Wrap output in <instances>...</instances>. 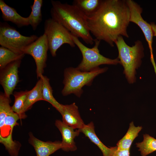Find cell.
<instances>
[{
	"label": "cell",
	"mask_w": 156,
	"mask_h": 156,
	"mask_svg": "<svg viewBox=\"0 0 156 156\" xmlns=\"http://www.w3.org/2000/svg\"><path fill=\"white\" fill-rule=\"evenodd\" d=\"M86 17L95 39L113 47L119 37H129L127 29L130 22V12L126 0H102L97 11Z\"/></svg>",
	"instance_id": "obj_1"
},
{
	"label": "cell",
	"mask_w": 156,
	"mask_h": 156,
	"mask_svg": "<svg viewBox=\"0 0 156 156\" xmlns=\"http://www.w3.org/2000/svg\"><path fill=\"white\" fill-rule=\"evenodd\" d=\"M51 18L59 23L71 33L80 38L87 44L94 43L88 27L86 16L73 5L51 0Z\"/></svg>",
	"instance_id": "obj_2"
},
{
	"label": "cell",
	"mask_w": 156,
	"mask_h": 156,
	"mask_svg": "<svg viewBox=\"0 0 156 156\" xmlns=\"http://www.w3.org/2000/svg\"><path fill=\"white\" fill-rule=\"evenodd\" d=\"M11 100L4 93L0 94V142L11 156H18L21 145L13 141L12 133L14 127L20 119L18 115L12 111L10 105Z\"/></svg>",
	"instance_id": "obj_3"
},
{
	"label": "cell",
	"mask_w": 156,
	"mask_h": 156,
	"mask_svg": "<svg viewBox=\"0 0 156 156\" xmlns=\"http://www.w3.org/2000/svg\"><path fill=\"white\" fill-rule=\"evenodd\" d=\"M115 44L118 53L117 57L124 68V73L130 83L136 81V70L141 65L144 56V48L142 42L136 41L132 46L128 45L122 36L118 37Z\"/></svg>",
	"instance_id": "obj_4"
},
{
	"label": "cell",
	"mask_w": 156,
	"mask_h": 156,
	"mask_svg": "<svg viewBox=\"0 0 156 156\" xmlns=\"http://www.w3.org/2000/svg\"><path fill=\"white\" fill-rule=\"evenodd\" d=\"M105 67H98L89 72H82L77 67L66 68L64 71V87L62 93L64 96L71 94L80 97L83 92L82 88L85 86H90L94 79L108 69Z\"/></svg>",
	"instance_id": "obj_5"
},
{
	"label": "cell",
	"mask_w": 156,
	"mask_h": 156,
	"mask_svg": "<svg viewBox=\"0 0 156 156\" xmlns=\"http://www.w3.org/2000/svg\"><path fill=\"white\" fill-rule=\"evenodd\" d=\"M72 37L82 55V60L77 67L80 71H90L102 64L116 65L120 64L118 57L112 59L104 57L100 53L99 47L100 41L94 39V46L90 48L83 44L76 36L72 34Z\"/></svg>",
	"instance_id": "obj_6"
},
{
	"label": "cell",
	"mask_w": 156,
	"mask_h": 156,
	"mask_svg": "<svg viewBox=\"0 0 156 156\" xmlns=\"http://www.w3.org/2000/svg\"><path fill=\"white\" fill-rule=\"evenodd\" d=\"M38 38L34 35L23 36L7 23H0V44L16 53L24 54L25 49Z\"/></svg>",
	"instance_id": "obj_7"
},
{
	"label": "cell",
	"mask_w": 156,
	"mask_h": 156,
	"mask_svg": "<svg viewBox=\"0 0 156 156\" xmlns=\"http://www.w3.org/2000/svg\"><path fill=\"white\" fill-rule=\"evenodd\" d=\"M44 33L47 37L49 49L52 56L55 57L57 50L65 44L72 47L75 45L72 34L66 28L52 18L46 20L44 23Z\"/></svg>",
	"instance_id": "obj_8"
},
{
	"label": "cell",
	"mask_w": 156,
	"mask_h": 156,
	"mask_svg": "<svg viewBox=\"0 0 156 156\" xmlns=\"http://www.w3.org/2000/svg\"><path fill=\"white\" fill-rule=\"evenodd\" d=\"M49 46L46 35L44 33L33 43L27 47L23 51L24 54L31 55L34 59L36 65L38 78L43 75L46 66Z\"/></svg>",
	"instance_id": "obj_9"
},
{
	"label": "cell",
	"mask_w": 156,
	"mask_h": 156,
	"mask_svg": "<svg viewBox=\"0 0 156 156\" xmlns=\"http://www.w3.org/2000/svg\"><path fill=\"white\" fill-rule=\"evenodd\" d=\"M129 9L130 22L137 25L142 31L147 41L150 52V59L153 67L156 66L153 53L152 44L153 32L150 24L144 20L141 14L143 9L140 5L133 0H127Z\"/></svg>",
	"instance_id": "obj_10"
},
{
	"label": "cell",
	"mask_w": 156,
	"mask_h": 156,
	"mask_svg": "<svg viewBox=\"0 0 156 156\" xmlns=\"http://www.w3.org/2000/svg\"><path fill=\"white\" fill-rule=\"evenodd\" d=\"M21 60L13 62L4 68L0 69V83L4 91V93L10 98L16 85L19 81L18 69Z\"/></svg>",
	"instance_id": "obj_11"
},
{
	"label": "cell",
	"mask_w": 156,
	"mask_h": 156,
	"mask_svg": "<svg viewBox=\"0 0 156 156\" xmlns=\"http://www.w3.org/2000/svg\"><path fill=\"white\" fill-rule=\"evenodd\" d=\"M55 125L62 135V149L67 152L76 151L77 147L74 139L80 133L79 130L75 131L73 128L66 125L60 120H56Z\"/></svg>",
	"instance_id": "obj_12"
},
{
	"label": "cell",
	"mask_w": 156,
	"mask_h": 156,
	"mask_svg": "<svg viewBox=\"0 0 156 156\" xmlns=\"http://www.w3.org/2000/svg\"><path fill=\"white\" fill-rule=\"evenodd\" d=\"M29 135V143L34 148L36 156H49L62 148L61 141L45 142L36 138L31 133Z\"/></svg>",
	"instance_id": "obj_13"
},
{
	"label": "cell",
	"mask_w": 156,
	"mask_h": 156,
	"mask_svg": "<svg viewBox=\"0 0 156 156\" xmlns=\"http://www.w3.org/2000/svg\"><path fill=\"white\" fill-rule=\"evenodd\" d=\"M61 115L62 122L75 129H81L85 125L80 116L78 107L74 103L70 105H63Z\"/></svg>",
	"instance_id": "obj_14"
},
{
	"label": "cell",
	"mask_w": 156,
	"mask_h": 156,
	"mask_svg": "<svg viewBox=\"0 0 156 156\" xmlns=\"http://www.w3.org/2000/svg\"><path fill=\"white\" fill-rule=\"evenodd\" d=\"M0 9L4 21H10L18 27L30 25L29 16L27 17L22 16L15 9L7 5L3 0H0Z\"/></svg>",
	"instance_id": "obj_15"
},
{
	"label": "cell",
	"mask_w": 156,
	"mask_h": 156,
	"mask_svg": "<svg viewBox=\"0 0 156 156\" xmlns=\"http://www.w3.org/2000/svg\"><path fill=\"white\" fill-rule=\"evenodd\" d=\"M80 132L83 133L91 141L95 144L100 149L103 156H112L117 146L109 148L105 145L96 135L93 122L85 125L82 128L78 129Z\"/></svg>",
	"instance_id": "obj_16"
},
{
	"label": "cell",
	"mask_w": 156,
	"mask_h": 156,
	"mask_svg": "<svg viewBox=\"0 0 156 156\" xmlns=\"http://www.w3.org/2000/svg\"><path fill=\"white\" fill-rule=\"evenodd\" d=\"M40 78L42 80V94L43 101L50 103L61 115L63 111V105L59 103L53 97L49 79L43 75Z\"/></svg>",
	"instance_id": "obj_17"
},
{
	"label": "cell",
	"mask_w": 156,
	"mask_h": 156,
	"mask_svg": "<svg viewBox=\"0 0 156 156\" xmlns=\"http://www.w3.org/2000/svg\"><path fill=\"white\" fill-rule=\"evenodd\" d=\"M42 80L40 78L35 86L28 91L23 109V112H25L30 109L36 102L43 101L42 94Z\"/></svg>",
	"instance_id": "obj_18"
},
{
	"label": "cell",
	"mask_w": 156,
	"mask_h": 156,
	"mask_svg": "<svg viewBox=\"0 0 156 156\" xmlns=\"http://www.w3.org/2000/svg\"><path fill=\"white\" fill-rule=\"evenodd\" d=\"M142 126H135L133 122L129 124V129L124 136L117 142L116 146L118 149H130L132 144L142 129Z\"/></svg>",
	"instance_id": "obj_19"
},
{
	"label": "cell",
	"mask_w": 156,
	"mask_h": 156,
	"mask_svg": "<svg viewBox=\"0 0 156 156\" xmlns=\"http://www.w3.org/2000/svg\"><path fill=\"white\" fill-rule=\"evenodd\" d=\"M102 1V0H74L73 5L87 17L93 15L97 11Z\"/></svg>",
	"instance_id": "obj_20"
},
{
	"label": "cell",
	"mask_w": 156,
	"mask_h": 156,
	"mask_svg": "<svg viewBox=\"0 0 156 156\" xmlns=\"http://www.w3.org/2000/svg\"><path fill=\"white\" fill-rule=\"evenodd\" d=\"M24 54H18L4 47H0V69H1L10 63L21 60Z\"/></svg>",
	"instance_id": "obj_21"
},
{
	"label": "cell",
	"mask_w": 156,
	"mask_h": 156,
	"mask_svg": "<svg viewBox=\"0 0 156 156\" xmlns=\"http://www.w3.org/2000/svg\"><path fill=\"white\" fill-rule=\"evenodd\" d=\"M136 145L141 156H146L156 151V139L148 134H144L143 141Z\"/></svg>",
	"instance_id": "obj_22"
},
{
	"label": "cell",
	"mask_w": 156,
	"mask_h": 156,
	"mask_svg": "<svg viewBox=\"0 0 156 156\" xmlns=\"http://www.w3.org/2000/svg\"><path fill=\"white\" fill-rule=\"evenodd\" d=\"M43 2L42 0H34L33 4L31 6V11L29 16L30 25L34 30L36 29L42 20L41 9Z\"/></svg>",
	"instance_id": "obj_23"
},
{
	"label": "cell",
	"mask_w": 156,
	"mask_h": 156,
	"mask_svg": "<svg viewBox=\"0 0 156 156\" xmlns=\"http://www.w3.org/2000/svg\"><path fill=\"white\" fill-rule=\"evenodd\" d=\"M28 91L14 92L13 95L14 97V103L12 107L13 111L17 114L20 119L27 117L23 112V109Z\"/></svg>",
	"instance_id": "obj_24"
},
{
	"label": "cell",
	"mask_w": 156,
	"mask_h": 156,
	"mask_svg": "<svg viewBox=\"0 0 156 156\" xmlns=\"http://www.w3.org/2000/svg\"><path fill=\"white\" fill-rule=\"evenodd\" d=\"M112 156H130V149H120L117 147Z\"/></svg>",
	"instance_id": "obj_25"
},
{
	"label": "cell",
	"mask_w": 156,
	"mask_h": 156,
	"mask_svg": "<svg viewBox=\"0 0 156 156\" xmlns=\"http://www.w3.org/2000/svg\"><path fill=\"white\" fill-rule=\"evenodd\" d=\"M150 25L153 32V36H156V24L154 23L151 22Z\"/></svg>",
	"instance_id": "obj_26"
}]
</instances>
